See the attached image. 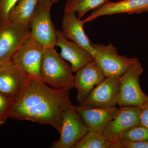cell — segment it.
I'll return each instance as SVG.
<instances>
[{
    "mask_svg": "<svg viewBox=\"0 0 148 148\" xmlns=\"http://www.w3.org/2000/svg\"><path fill=\"white\" fill-rule=\"evenodd\" d=\"M69 90L49 87L32 78L12 100L8 117L48 125L61 131L63 115L72 106Z\"/></svg>",
    "mask_w": 148,
    "mask_h": 148,
    "instance_id": "obj_1",
    "label": "cell"
},
{
    "mask_svg": "<svg viewBox=\"0 0 148 148\" xmlns=\"http://www.w3.org/2000/svg\"><path fill=\"white\" fill-rule=\"evenodd\" d=\"M71 66L54 48L45 49L40 68L41 79L51 87L70 91L75 87Z\"/></svg>",
    "mask_w": 148,
    "mask_h": 148,
    "instance_id": "obj_2",
    "label": "cell"
},
{
    "mask_svg": "<svg viewBox=\"0 0 148 148\" xmlns=\"http://www.w3.org/2000/svg\"><path fill=\"white\" fill-rule=\"evenodd\" d=\"M143 69L138 60L132 64L121 76L119 98L117 105L140 107L148 101V96L143 92L140 84Z\"/></svg>",
    "mask_w": 148,
    "mask_h": 148,
    "instance_id": "obj_3",
    "label": "cell"
},
{
    "mask_svg": "<svg viewBox=\"0 0 148 148\" xmlns=\"http://www.w3.org/2000/svg\"><path fill=\"white\" fill-rule=\"evenodd\" d=\"M53 4L50 0H40L30 24V34L45 49L53 48L56 43V33L51 17Z\"/></svg>",
    "mask_w": 148,
    "mask_h": 148,
    "instance_id": "obj_4",
    "label": "cell"
},
{
    "mask_svg": "<svg viewBox=\"0 0 148 148\" xmlns=\"http://www.w3.org/2000/svg\"><path fill=\"white\" fill-rule=\"evenodd\" d=\"M95 61L101 68L106 77H120L132 64L138 61L136 58L119 55L112 44L104 45L94 44Z\"/></svg>",
    "mask_w": 148,
    "mask_h": 148,
    "instance_id": "obj_5",
    "label": "cell"
},
{
    "mask_svg": "<svg viewBox=\"0 0 148 148\" xmlns=\"http://www.w3.org/2000/svg\"><path fill=\"white\" fill-rule=\"evenodd\" d=\"M30 27L10 21L0 24V66L12 62L14 56L30 35Z\"/></svg>",
    "mask_w": 148,
    "mask_h": 148,
    "instance_id": "obj_6",
    "label": "cell"
},
{
    "mask_svg": "<svg viewBox=\"0 0 148 148\" xmlns=\"http://www.w3.org/2000/svg\"><path fill=\"white\" fill-rule=\"evenodd\" d=\"M88 132L87 126L72 105L63 115L60 138L53 142L51 147L73 148Z\"/></svg>",
    "mask_w": 148,
    "mask_h": 148,
    "instance_id": "obj_7",
    "label": "cell"
},
{
    "mask_svg": "<svg viewBox=\"0 0 148 148\" xmlns=\"http://www.w3.org/2000/svg\"><path fill=\"white\" fill-rule=\"evenodd\" d=\"M140 107L119 108L116 114L102 132L107 140L112 144L113 148H120V138L125 130L140 124Z\"/></svg>",
    "mask_w": 148,
    "mask_h": 148,
    "instance_id": "obj_8",
    "label": "cell"
},
{
    "mask_svg": "<svg viewBox=\"0 0 148 148\" xmlns=\"http://www.w3.org/2000/svg\"><path fill=\"white\" fill-rule=\"evenodd\" d=\"M45 49L30 34L14 56L12 62L30 77L41 80V65Z\"/></svg>",
    "mask_w": 148,
    "mask_h": 148,
    "instance_id": "obj_9",
    "label": "cell"
},
{
    "mask_svg": "<svg viewBox=\"0 0 148 148\" xmlns=\"http://www.w3.org/2000/svg\"><path fill=\"white\" fill-rule=\"evenodd\" d=\"M32 78L13 62L0 66V92L13 100Z\"/></svg>",
    "mask_w": 148,
    "mask_h": 148,
    "instance_id": "obj_10",
    "label": "cell"
},
{
    "mask_svg": "<svg viewBox=\"0 0 148 148\" xmlns=\"http://www.w3.org/2000/svg\"><path fill=\"white\" fill-rule=\"evenodd\" d=\"M120 77H106L92 90L82 106L112 108L117 105Z\"/></svg>",
    "mask_w": 148,
    "mask_h": 148,
    "instance_id": "obj_11",
    "label": "cell"
},
{
    "mask_svg": "<svg viewBox=\"0 0 148 148\" xmlns=\"http://www.w3.org/2000/svg\"><path fill=\"white\" fill-rule=\"evenodd\" d=\"M75 87L77 90V99L82 105L95 87L106 77L95 61L88 64L76 73Z\"/></svg>",
    "mask_w": 148,
    "mask_h": 148,
    "instance_id": "obj_12",
    "label": "cell"
},
{
    "mask_svg": "<svg viewBox=\"0 0 148 148\" xmlns=\"http://www.w3.org/2000/svg\"><path fill=\"white\" fill-rule=\"evenodd\" d=\"M148 12V0H123L120 1H108L92 10L83 21L90 22L101 16L117 14H140Z\"/></svg>",
    "mask_w": 148,
    "mask_h": 148,
    "instance_id": "obj_13",
    "label": "cell"
},
{
    "mask_svg": "<svg viewBox=\"0 0 148 148\" xmlns=\"http://www.w3.org/2000/svg\"><path fill=\"white\" fill-rule=\"evenodd\" d=\"M56 46L61 48L60 56L70 63L73 73H77L88 64L95 61L93 56L88 51L67 39L61 30H56Z\"/></svg>",
    "mask_w": 148,
    "mask_h": 148,
    "instance_id": "obj_14",
    "label": "cell"
},
{
    "mask_svg": "<svg viewBox=\"0 0 148 148\" xmlns=\"http://www.w3.org/2000/svg\"><path fill=\"white\" fill-rule=\"evenodd\" d=\"M88 131L103 132L107 124L116 114L119 108H98L79 105L74 106Z\"/></svg>",
    "mask_w": 148,
    "mask_h": 148,
    "instance_id": "obj_15",
    "label": "cell"
},
{
    "mask_svg": "<svg viewBox=\"0 0 148 148\" xmlns=\"http://www.w3.org/2000/svg\"><path fill=\"white\" fill-rule=\"evenodd\" d=\"M85 24L76 16L74 12L64 13L62 21V32L67 39L73 42L88 51L94 56L95 49L85 32L84 26Z\"/></svg>",
    "mask_w": 148,
    "mask_h": 148,
    "instance_id": "obj_16",
    "label": "cell"
},
{
    "mask_svg": "<svg viewBox=\"0 0 148 148\" xmlns=\"http://www.w3.org/2000/svg\"><path fill=\"white\" fill-rule=\"evenodd\" d=\"M40 1L19 0L12 11L9 21L22 27H30L31 20Z\"/></svg>",
    "mask_w": 148,
    "mask_h": 148,
    "instance_id": "obj_17",
    "label": "cell"
},
{
    "mask_svg": "<svg viewBox=\"0 0 148 148\" xmlns=\"http://www.w3.org/2000/svg\"><path fill=\"white\" fill-rule=\"evenodd\" d=\"M109 0H67L64 6V13H77L81 18L87 12L99 7Z\"/></svg>",
    "mask_w": 148,
    "mask_h": 148,
    "instance_id": "obj_18",
    "label": "cell"
},
{
    "mask_svg": "<svg viewBox=\"0 0 148 148\" xmlns=\"http://www.w3.org/2000/svg\"><path fill=\"white\" fill-rule=\"evenodd\" d=\"M73 148H113L102 132L88 131Z\"/></svg>",
    "mask_w": 148,
    "mask_h": 148,
    "instance_id": "obj_19",
    "label": "cell"
},
{
    "mask_svg": "<svg viewBox=\"0 0 148 148\" xmlns=\"http://www.w3.org/2000/svg\"><path fill=\"white\" fill-rule=\"evenodd\" d=\"M121 141H148V128L141 124L128 128L121 136Z\"/></svg>",
    "mask_w": 148,
    "mask_h": 148,
    "instance_id": "obj_20",
    "label": "cell"
},
{
    "mask_svg": "<svg viewBox=\"0 0 148 148\" xmlns=\"http://www.w3.org/2000/svg\"><path fill=\"white\" fill-rule=\"evenodd\" d=\"M19 0H0V24L8 21L14 7Z\"/></svg>",
    "mask_w": 148,
    "mask_h": 148,
    "instance_id": "obj_21",
    "label": "cell"
},
{
    "mask_svg": "<svg viewBox=\"0 0 148 148\" xmlns=\"http://www.w3.org/2000/svg\"><path fill=\"white\" fill-rule=\"evenodd\" d=\"M12 100L7 98L0 92V120L5 123L8 119L9 111Z\"/></svg>",
    "mask_w": 148,
    "mask_h": 148,
    "instance_id": "obj_22",
    "label": "cell"
},
{
    "mask_svg": "<svg viewBox=\"0 0 148 148\" xmlns=\"http://www.w3.org/2000/svg\"><path fill=\"white\" fill-rule=\"evenodd\" d=\"M120 148H148V141H121Z\"/></svg>",
    "mask_w": 148,
    "mask_h": 148,
    "instance_id": "obj_23",
    "label": "cell"
},
{
    "mask_svg": "<svg viewBox=\"0 0 148 148\" xmlns=\"http://www.w3.org/2000/svg\"><path fill=\"white\" fill-rule=\"evenodd\" d=\"M140 124L148 128V101L140 106Z\"/></svg>",
    "mask_w": 148,
    "mask_h": 148,
    "instance_id": "obj_24",
    "label": "cell"
},
{
    "mask_svg": "<svg viewBox=\"0 0 148 148\" xmlns=\"http://www.w3.org/2000/svg\"><path fill=\"white\" fill-rule=\"evenodd\" d=\"M50 1L52 3L54 4L55 3L58 2L60 0H50Z\"/></svg>",
    "mask_w": 148,
    "mask_h": 148,
    "instance_id": "obj_25",
    "label": "cell"
},
{
    "mask_svg": "<svg viewBox=\"0 0 148 148\" xmlns=\"http://www.w3.org/2000/svg\"><path fill=\"white\" fill-rule=\"evenodd\" d=\"M5 123L3 121L0 120V127H1V126L3 124H4Z\"/></svg>",
    "mask_w": 148,
    "mask_h": 148,
    "instance_id": "obj_26",
    "label": "cell"
}]
</instances>
